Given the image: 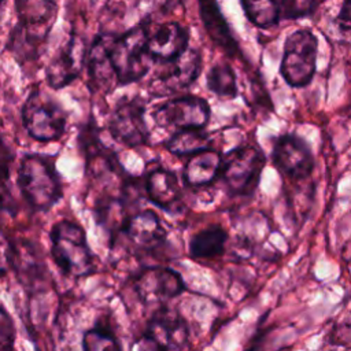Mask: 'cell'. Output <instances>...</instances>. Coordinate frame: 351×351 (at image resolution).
<instances>
[{
  "label": "cell",
  "instance_id": "cell-1",
  "mask_svg": "<svg viewBox=\"0 0 351 351\" xmlns=\"http://www.w3.org/2000/svg\"><path fill=\"white\" fill-rule=\"evenodd\" d=\"M18 23L15 25L8 49L21 60L32 62L44 51L48 33L56 19V0H15Z\"/></svg>",
  "mask_w": 351,
  "mask_h": 351
},
{
  "label": "cell",
  "instance_id": "cell-2",
  "mask_svg": "<svg viewBox=\"0 0 351 351\" xmlns=\"http://www.w3.org/2000/svg\"><path fill=\"white\" fill-rule=\"evenodd\" d=\"M49 241L51 258L64 276L82 278L95 273V255L81 225L70 219L58 221L49 230Z\"/></svg>",
  "mask_w": 351,
  "mask_h": 351
},
{
  "label": "cell",
  "instance_id": "cell-3",
  "mask_svg": "<svg viewBox=\"0 0 351 351\" xmlns=\"http://www.w3.org/2000/svg\"><path fill=\"white\" fill-rule=\"evenodd\" d=\"M18 186L29 206L37 211L51 210L63 196L55 160L47 155L29 154L22 158Z\"/></svg>",
  "mask_w": 351,
  "mask_h": 351
},
{
  "label": "cell",
  "instance_id": "cell-4",
  "mask_svg": "<svg viewBox=\"0 0 351 351\" xmlns=\"http://www.w3.org/2000/svg\"><path fill=\"white\" fill-rule=\"evenodd\" d=\"M149 27L141 22L121 36H115L110 56L117 74L118 86L136 82L145 77L154 62L148 52Z\"/></svg>",
  "mask_w": 351,
  "mask_h": 351
},
{
  "label": "cell",
  "instance_id": "cell-5",
  "mask_svg": "<svg viewBox=\"0 0 351 351\" xmlns=\"http://www.w3.org/2000/svg\"><path fill=\"white\" fill-rule=\"evenodd\" d=\"M22 122L34 140L56 141L66 132L67 115L53 99L33 90L22 107Z\"/></svg>",
  "mask_w": 351,
  "mask_h": 351
},
{
  "label": "cell",
  "instance_id": "cell-6",
  "mask_svg": "<svg viewBox=\"0 0 351 351\" xmlns=\"http://www.w3.org/2000/svg\"><path fill=\"white\" fill-rule=\"evenodd\" d=\"M318 41L308 30H296L288 36L284 44L280 73L291 86L310 84L317 66Z\"/></svg>",
  "mask_w": 351,
  "mask_h": 351
},
{
  "label": "cell",
  "instance_id": "cell-7",
  "mask_svg": "<svg viewBox=\"0 0 351 351\" xmlns=\"http://www.w3.org/2000/svg\"><path fill=\"white\" fill-rule=\"evenodd\" d=\"M263 165L265 158L256 147H239L222 159L221 177L230 193L248 195L255 189Z\"/></svg>",
  "mask_w": 351,
  "mask_h": 351
},
{
  "label": "cell",
  "instance_id": "cell-8",
  "mask_svg": "<svg viewBox=\"0 0 351 351\" xmlns=\"http://www.w3.org/2000/svg\"><path fill=\"white\" fill-rule=\"evenodd\" d=\"M133 288L144 306L165 307L185 291V282L181 274L170 267L148 266L137 271Z\"/></svg>",
  "mask_w": 351,
  "mask_h": 351
},
{
  "label": "cell",
  "instance_id": "cell-9",
  "mask_svg": "<svg viewBox=\"0 0 351 351\" xmlns=\"http://www.w3.org/2000/svg\"><path fill=\"white\" fill-rule=\"evenodd\" d=\"M163 67L149 81L148 89L155 96H169L189 88L200 75L203 60L196 48H186L178 58L162 63Z\"/></svg>",
  "mask_w": 351,
  "mask_h": 351
},
{
  "label": "cell",
  "instance_id": "cell-10",
  "mask_svg": "<svg viewBox=\"0 0 351 351\" xmlns=\"http://www.w3.org/2000/svg\"><path fill=\"white\" fill-rule=\"evenodd\" d=\"M108 132L129 148L147 144L149 130L145 123V101L137 96L119 99L108 118Z\"/></svg>",
  "mask_w": 351,
  "mask_h": 351
},
{
  "label": "cell",
  "instance_id": "cell-11",
  "mask_svg": "<svg viewBox=\"0 0 351 351\" xmlns=\"http://www.w3.org/2000/svg\"><path fill=\"white\" fill-rule=\"evenodd\" d=\"M152 118L159 128L165 129H203L210 119V107L202 97L181 96L156 107Z\"/></svg>",
  "mask_w": 351,
  "mask_h": 351
},
{
  "label": "cell",
  "instance_id": "cell-12",
  "mask_svg": "<svg viewBox=\"0 0 351 351\" xmlns=\"http://www.w3.org/2000/svg\"><path fill=\"white\" fill-rule=\"evenodd\" d=\"M82 36L71 33L64 44L55 52L45 69V78L51 88L60 89L70 85L82 71L88 58Z\"/></svg>",
  "mask_w": 351,
  "mask_h": 351
},
{
  "label": "cell",
  "instance_id": "cell-13",
  "mask_svg": "<svg viewBox=\"0 0 351 351\" xmlns=\"http://www.w3.org/2000/svg\"><path fill=\"white\" fill-rule=\"evenodd\" d=\"M115 34L100 33L88 51V77L93 92L108 95L118 86L117 74L111 62L110 49Z\"/></svg>",
  "mask_w": 351,
  "mask_h": 351
},
{
  "label": "cell",
  "instance_id": "cell-14",
  "mask_svg": "<svg viewBox=\"0 0 351 351\" xmlns=\"http://www.w3.org/2000/svg\"><path fill=\"white\" fill-rule=\"evenodd\" d=\"M273 162L280 171L296 180L310 176L314 167V159L308 145L293 134H284L276 140Z\"/></svg>",
  "mask_w": 351,
  "mask_h": 351
},
{
  "label": "cell",
  "instance_id": "cell-15",
  "mask_svg": "<svg viewBox=\"0 0 351 351\" xmlns=\"http://www.w3.org/2000/svg\"><path fill=\"white\" fill-rule=\"evenodd\" d=\"M144 332L158 340L169 351H181L189 337L185 319L167 306L159 307L152 314Z\"/></svg>",
  "mask_w": 351,
  "mask_h": 351
},
{
  "label": "cell",
  "instance_id": "cell-16",
  "mask_svg": "<svg viewBox=\"0 0 351 351\" xmlns=\"http://www.w3.org/2000/svg\"><path fill=\"white\" fill-rule=\"evenodd\" d=\"M189 43V32L178 22L159 25L148 37V52L154 62H171L178 58Z\"/></svg>",
  "mask_w": 351,
  "mask_h": 351
},
{
  "label": "cell",
  "instance_id": "cell-17",
  "mask_svg": "<svg viewBox=\"0 0 351 351\" xmlns=\"http://www.w3.org/2000/svg\"><path fill=\"white\" fill-rule=\"evenodd\" d=\"M128 240L140 250H155L160 247L167 237V230L152 210H143L132 214L122 230Z\"/></svg>",
  "mask_w": 351,
  "mask_h": 351
},
{
  "label": "cell",
  "instance_id": "cell-18",
  "mask_svg": "<svg viewBox=\"0 0 351 351\" xmlns=\"http://www.w3.org/2000/svg\"><path fill=\"white\" fill-rule=\"evenodd\" d=\"M145 192L151 203L165 211H176L180 207L182 191L176 174L162 166L148 171Z\"/></svg>",
  "mask_w": 351,
  "mask_h": 351
},
{
  "label": "cell",
  "instance_id": "cell-19",
  "mask_svg": "<svg viewBox=\"0 0 351 351\" xmlns=\"http://www.w3.org/2000/svg\"><path fill=\"white\" fill-rule=\"evenodd\" d=\"M7 256L8 263L25 287H34L37 282L44 281L45 265L34 245L30 243H12L7 250Z\"/></svg>",
  "mask_w": 351,
  "mask_h": 351
},
{
  "label": "cell",
  "instance_id": "cell-20",
  "mask_svg": "<svg viewBox=\"0 0 351 351\" xmlns=\"http://www.w3.org/2000/svg\"><path fill=\"white\" fill-rule=\"evenodd\" d=\"M222 158L214 149H203L189 158L186 162L182 177L189 186H204L211 184L221 173Z\"/></svg>",
  "mask_w": 351,
  "mask_h": 351
},
{
  "label": "cell",
  "instance_id": "cell-21",
  "mask_svg": "<svg viewBox=\"0 0 351 351\" xmlns=\"http://www.w3.org/2000/svg\"><path fill=\"white\" fill-rule=\"evenodd\" d=\"M199 12L202 22L210 34L211 40L215 41L225 52L233 55L237 52V43L232 36V32L219 11L217 0H197Z\"/></svg>",
  "mask_w": 351,
  "mask_h": 351
},
{
  "label": "cell",
  "instance_id": "cell-22",
  "mask_svg": "<svg viewBox=\"0 0 351 351\" xmlns=\"http://www.w3.org/2000/svg\"><path fill=\"white\" fill-rule=\"evenodd\" d=\"M228 232L221 225H210L189 240V255L195 259H213L225 252Z\"/></svg>",
  "mask_w": 351,
  "mask_h": 351
},
{
  "label": "cell",
  "instance_id": "cell-23",
  "mask_svg": "<svg viewBox=\"0 0 351 351\" xmlns=\"http://www.w3.org/2000/svg\"><path fill=\"white\" fill-rule=\"evenodd\" d=\"M208 134L203 129H180L166 143V149L176 156L195 155L208 147Z\"/></svg>",
  "mask_w": 351,
  "mask_h": 351
},
{
  "label": "cell",
  "instance_id": "cell-24",
  "mask_svg": "<svg viewBox=\"0 0 351 351\" xmlns=\"http://www.w3.org/2000/svg\"><path fill=\"white\" fill-rule=\"evenodd\" d=\"M247 18L258 27H271L280 18V5L276 0H240Z\"/></svg>",
  "mask_w": 351,
  "mask_h": 351
},
{
  "label": "cell",
  "instance_id": "cell-25",
  "mask_svg": "<svg viewBox=\"0 0 351 351\" xmlns=\"http://www.w3.org/2000/svg\"><path fill=\"white\" fill-rule=\"evenodd\" d=\"M207 88L219 97H234L237 85L233 69L228 63L214 64L207 74Z\"/></svg>",
  "mask_w": 351,
  "mask_h": 351
},
{
  "label": "cell",
  "instance_id": "cell-26",
  "mask_svg": "<svg viewBox=\"0 0 351 351\" xmlns=\"http://www.w3.org/2000/svg\"><path fill=\"white\" fill-rule=\"evenodd\" d=\"M82 351H123L117 335L104 325L86 329L81 340Z\"/></svg>",
  "mask_w": 351,
  "mask_h": 351
},
{
  "label": "cell",
  "instance_id": "cell-27",
  "mask_svg": "<svg viewBox=\"0 0 351 351\" xmlns=\"http://www.w3.org/2000/svg\"><path fill=\"white\" fill-rule=\"evenodd\" d=\"M15 159L12 149L0 134V207L14 213L15 202L10 188V169Z\"/></svg>",
  "mask_w": 351,
  "mask_h": 351
},
{
  "label": "cell",
  "instance_id": "cell-28",
  "mask_svg": "<svg viewBox=\"0 0 351 351\" xmlns=\"http://www.w3.org/2000/svg\"><path fill=\"white\" fill-rule=\"evenodd\" d=\"M16 330L14 319L0 303V351H14Z\"/></svg>",
  "mask_w": 351,
  "mask_h": 351
},
{
  "label": "cell",
  "instance_id": "cell-29",
  "mask_svg": "<svg viewBox=\"0 0 351 351\" xmlns=\"http://www.w3.org/2000/svg\"><path fill=\"white\" fill-rule=\"evenodd\" d=\"M317 0H281V8L287 18H302L313 12Z\"/></svg>",
  "mask_w": 351,
  "mask_h": 351
},
{
  "label": "cell",
  "instance_id": "cell-30",
  "mask_svg": "<svg viewBox=\"0 0 351 351\" xmlns=\"http://www.w3.org/2000/svg\"><path fill=\"white\" fill-rule=\"evenodd\" d=\"M130 351H169L158 340L143 332L132 344Z\"/></svg>",
  "mask_w": 351,
  "mask_h": 351
},
{
  "label": "cell",
  "instance_id": "cell-31",
  "mask_svg": "<svg viewBox=\"0 0 351 351\" xmlns=\"http://www.w3.org/2000/svg\"><path fill=\"white\" fill-rule=\"evenodd\" d=\"M336 25L343 34L351 36V0H346L343 3L336 18Z\"/></svg>",
  "mask_w": 351,
  "mask_h": 351
},
{
  "label": "cell",
  "instance_id": "cell-32",
  "mask_svg": "<svg viewBox=\"0 0 351 351\" xmlns=\"http://www.w3.org/2000/svg\"><path fill=\"white\" fill-rule=\"evenodd\" d=\"M8 262V256H7V250H3L0 245V276L1 273L5 271V263Z\"/></svg>",
  "mask_w": 351,
  "mask_h": 351
},
{
  "label": "cell",
  "instance_id": "cell-33",
  "mask_svg": "<svg viewBox=\"0 0 351 351\" xmlns=\"http://www.w3.org/2000/svg\"><path fill=\"white\" fill-rule=\"evenodd\" d=\"M5 3H7V0H0V23H1V19H3L4 10H5Z\"/></svg>",
  "mask_w": 351,
  "mask_h": 351
}]
</instances>
